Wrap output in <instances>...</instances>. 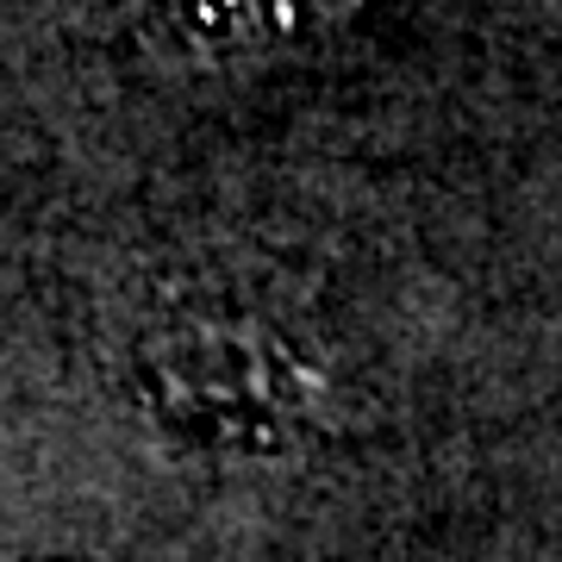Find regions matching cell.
Masks as SVG:
<instances>
[{
    "label": "cell",
    "instance_id": "1",
    "mask_svg": "<svg viewBox=\"0 0 562 562\" xmlns=\"http://www.w3.org/2000/svg\"><path fill=\"white\" fill-rule=\"evenodd\" d=\"M138 394L157 431L206 457H288L331 413V382L288 331L206 306L138 331Z\"/></svg>",
    "mask_w": 562,
    "mask_h": 562
}]
</instances>
